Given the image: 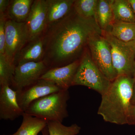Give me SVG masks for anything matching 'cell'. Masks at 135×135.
Segmentation results:
<instances>
[{
    "label": "cell",
    "instance_id": "cell-1",
    "mask_svg": "<svg viewBox=\"0 0 135 135\" xmlns=\"http://www.w3.org/2000/svg\"><path fill=\"white\" fill-rule=\"evenodd\" d=\"M98 33L103 32L95 20L80 16L73 8L64 18L48 26L42 35L44 49L42 61L50 69L79 60L90 36Z\"/></svg>",
    "mask_w": 135,
    "mask_h": 135
},
{
    "label": "cell",
    "instance_id": "cell-2",
    "mask_svg": "<svg viewBox=\"0 0 135 135\" xmlns=\"http://www.w3.org/2000/svg\"><path fill=\"white\" fill-rule=\"evenodd\" d=\"M134 79L127 75L118 76L109 89L101 95L98 114L105 121L117 124H127L133 96Z\"/></svg>",
    "mask_w": 135,
    "mask_h": 135
},
{
    "label": "cell",
    "instance_id": "cell-3",
    "mask_svg": "<svg viewBox=\"0 0 135 135\" xmlns=\"http://www.w3.org/2000/svg\"><path fill=\"white\" fill-rule=\"evenodd\" d=\"M69 98L68 90H61L32 102L25 113L47 122L62 123L68 116L67 102Z\"/></svg>",
    "mask_w": 135,
    "mask_h": 135
},
{
    "label": "cell",
    "instance_id": "cell-4",
    "mask_svg": "<svg viewBox=\"0 0 135 135\" xmlns=\"http://www.w3.org/2000/svg\"><path fill=\"white\" fill-rule=\"evenodd\" d=\"M112 82L94 62L87 46L80 58L72 86L87 87L102 95L109 89Z\"/></svg>",
    "mask_w": 135,
    "mask_h": 135
},
{
    "label": "cell",
    "instance_id": "cell-5",
    "mask_svg": "<svg viewBox=\"0 0 135 135\" xmlns=\"http://www.w3.org/2000/svg\"><path fill=\"white\" fill-rule=\"evenodd\" d=\"M104 37L110 47L113 64L118 76L133 77L135 61V40L125 42L118 40L106 32Z\"/></svg>",
    "mask_w": 135,
    "mask_h": 135
},
{
    "label": "cell",
    "instance_id": "cell-6",
    "mask_svg": "<svg viewBox=\"0 0 135 135\" xmlns=\"http://www.w3.org/2000/svg\"><path fill=\"white\" fill-rule=\"evenodd\" d=\"M87 47L92 60L104 75L111 81L118 77L113 64L110 47L102 34L90 36Z\"/></svg>",
    "mask_w": 135,
    "mask_h": 135
},
{
    "label": "cell",
    "instance_id": "cell-7",
    "mask_svg": "<svg viewBox=\"0 0 135 135\" xmlns=\"http://www.w3.org/2000/svg\"><path fill=\"white\" fill-rule=\"evenodd\" d=\"M29 42L25 22H18L8 18L5 24V55L13 63L15 56Z\"/></svg>",
    "mask_w": 135,
    "mask_h": 135
},
{
    "label": "cell",
    "instance_id": "cell-8",
    "mask_svg": "<svg viewBox=\"0 0 135 135\" xmlns=\"http://www.w3.org/2000/svg\"><path fill=\"white\" fill-rule=\"evenodd\" d=\"M49 70L42 61L18 65L16 66L11 86L15 90L23 89L37 82Z\"/></svg>",
    "mask_w": 135,
    "mask_h": 135
},
{
    "label": "cell",
    "instance_id": "cell-9",
    "mask_svg": "<svg viewBox=\"0 0 135 135\" xmlns=\"http://www.w3.org/2000/svg\"><path fill=\"white\" fill-rule=\"evenodd\" d=\"M61 90H62L53 82L47 80L40 79L29 86L16 91L18 103L25 112L32 102Z\"/></svg>",
    "mask_w": 135,
    "mask_h": 135
},
{
    "label": "cell",
    "instance_id": "cell-10",
    "mask_svg": "<svg viewBox=\"0 0 135 135\" xmlns=\"http://www.w3.org/2000/svg\"><path fill=\"white\" fill-rule=\"evenodd\" d=\"M47 4L46 0H35L26 19L29 42L42 36L47 28Z\"/></svg>",
    "mask_w": 135,
    "mask_h": 135
},
{
    "label": "cell",
    "instance_id": "cell-11",
    "mask_svg": "<svg viewBox=\"0 0 135 135\" xmlns=\"http://www.w3.org/2000/svg\"><path fill=\"white\" fill-rule=\"evenodd\" d=\"M24 113L18 103L16 91L9 85L1 86L0 119L14 120Z\"/></svg>",
    "mask_w": 135,
    "mask_h": 135
},
{
    "label": "cell",
    "instance_id": "cell-12",
    "mask_svg": "<svg viewBox=\"0 0 135 135\" xmlns=\"http://www.w3.org/2000/svg\"><path fill=\"white\" fill-rule=\"evenodd\" d=\"M80 60L62 67L49 69L40 79L51 81L62 90H68L72 86L74 78L79 65Z\"/></svg>",
    "mask_w": 135,
    "mask_h": 135
},
{
    "label": "cell",
    "instance_id": "cell-13",
    "mask_svg": "<svg viewBox=\"0 0 135 135\" xmlns=\"http://www.w3.org/2000/svg\"><path fill=\"white\" fill-rule=\"evenodd\" d=\"M44 49L42 36L29 42L15 56V66L28 62L42 61Z\"/></svg>",
    "mask_w": 135,
    "mask_h": 135
},
{
    "label": "cell",
    "instance_id": "cell-14",
    "mask_svg": "<svg viewBox=\"0 0 135 135\" xmlns=\"http://www.w3.org/2000/svg\"><path fill=\"white\" fill-rule=\"evenodd\" d=\"M47 26L64 18L71 11L75 0H46Z\"/></svg>",
    "mask_w": 135,
    "mask_h": 135
},
{
    "label": "cell",
    "instance_id": "cell-15",
    "mask_svg": "<svg viewBox=\"0 0 135 135\" xmlns=\"http://www.w3.org/2000/svg\"><path fill=\"white\" fill-rule=\"evenodd\" d=\"M33 0L11 1L6 12L8 18L18 22H25L31 11Z\"/></svg>",
    "mask_w": 135,
    "mask_h": 135
},
{
    "label": "cell",
    "instance_id": "cell-16",
    "mask_svg": "<svg viewBox=\"0 0 135 135\" xmlns=\"http://www.w3.org/2000/svg\"><path fill=\"white\" fill-rule=\"evenodd\" d=\"M21 126L16 132L8 135H38L47 127V121L24 113Z\"/></svg>",
    "mask_w": 135,
    "mask_h": 135
},
{
    "label": "cell",
    "instance_id": "cell-17",
    "mask_svg": "<svg viewBox=\"0 0 135 135\" xmlns=\"http://www.w3.org/2000/svg\"><path fill=\"white\" fill-rule=\"evenodd\" d=\"M114 21L135 23V14L128 0H110Z\"/></svg>",
    "mask_w": 135,
    "mask_h": 135
},
{
    "label": "cell",
    "instance_id": "cell-18",
    "mask_svg": "<svg viewBox=\"0 0 135 135\" xmlns=\"http://www.w3.org/2000/svg\"><path fill=\"white\" fill-rule=\"evenodd\" d=\"M95 20L102 32L109 29L114 20L110 0H98Z\"/></svg>",
    "mask_w": 135,
    "mask_h": 135
},
{
    "label": "cell",
    "instance_id": "cell-19",
    "mask_svg": "<svg viewBox=\"0 0 135 135\" xmlns=\"http://www.w3.org/2000/svg\"><path fill=\"white\" fill-rule=\"evenodd\" d=\"M105 32L121 41H132L135 40V23L114 21Z\"/></svg>",
    "mask_w": 135,
    "mask_h": 135
},
{
    "label": "cell",
    "instance_id": "cell-20",
    "mask_svg": "<svg viewBox=\"0 0 135 135\" xmlns=\"http://www.w3.org/2000/svg\"><path fill=\"white\" fill-rule=\"evenodd\" d=\"M98 0H75L73 9L77 15L87 19L95 20Z\"/></svg>",
    "mask_w": 135,
    "mask_h": 135
},
{
    "label": "cell",
    "instance_id": "cell-21",
    "mask_svg": "<svg viewBox=\"0 0 135 135\" xmlns=\"http://www.w3.org/2000/svg\"><path fill=\"white\" fill-rule=\"evenodd\" d=\"M16 66L6 57L0 55V85L11 86L15 74Z\"/></svg>",
    "mask_w": 135,
    "mask_h": 135
},
{
    "label": "cell",
    "instance_id": "cell-22",
    "mask_svg": "<svg viewBox=\"0 0 135 135\" xmlns=\"http://www.w3.org/2000/svg\"><path fill=\"white\" fill-rule=\"evenodd\" d=\"M49 135H77L81 128L77 124L66 126L62 123L56 121L47 122Z\"/></svg>",
    "mask_w": 135,
    "mask_h": 135
},
{
    "label": "cell",
    "instance_id": "cell-23",
    "mask_svg": "<svg viewBox=\"0 0 135 135\" xmlns=\"http://www.w3.org/2000/svg\"><path fill=\"white\" fill-rule=\"evenodd\" d=\"M8 18L7 15L0 14V55H5V24Z\"/></svg>",
    "mask_w": 135,
    "mask_h": 135
},
{
    "label": "cell",
    "instance_id": "cell-24",
    "mask_svg": "<svg viewBox=\"0 0 135 135\" xmlns=\"http://www.w3.org/2000/svg\"><path fill=\"white\" fill-rule=\"evenodd\" d=\"M127 124L135 126V104L131 105L128 116Z\"/></svg>",
    "mask_w": 135,
    "mask_h": 135
},
{
    "label": "cell",
    "instance_id": "cell-25",
    "mask_svg": "<svg viewBox=\"0 0 135 135\" xmlns=\"http://www.w3.org/2000/svg\"><path fill=\"white\" fill-rule=\"evenodd\" d=\"M11 1L0 0V14H6Z\"/></svg>",
    "mask_w": 135,
    "mask_h": 135
},
{
    "label": "cell",
    "instance_id": "cell-26",
    "mask_svg": "<svg viewBox=\"0 0 135 135\" xmlns=\"http://www.w3.org/2000/svg\"><path fill=\"white\" fill-rule=\"evenodd\" d=\"M133 78L134 79V88H133V96L131 101V104H135V61L134 64V75Z\"/></svg>",
    "mask_w": 135,
    "mask_h": 135
},
{
    "label": "cell",
    "instance_id": "cell-27",
    "mask_svg": "<svg viewBox=\"0 0 135 135\" xmlns=\"http://www.w3.org/2000/svg\"><path fill=\"white\" fill-rule=\"evenodd\" d=\"M135 14V0H128Z\"/></svg>",
    "mask_w": 135,
    "mask_h": 135
},
{
    "label": "cell",
    "instance_id": "cell-28",
    "mask_svg": "<svg viewBox=\"0 0 135 135\" xmlns=\"http://www.w3.org/2000/svg\"><path fill=\"white\" fill-rule=\"evenodd\" d=\"M42 135H49V132L48 129L47 127H46L42 131Z\"/></svg>",
    "mask_w": 135,
    "mask_h": 135
}]
</instances>
